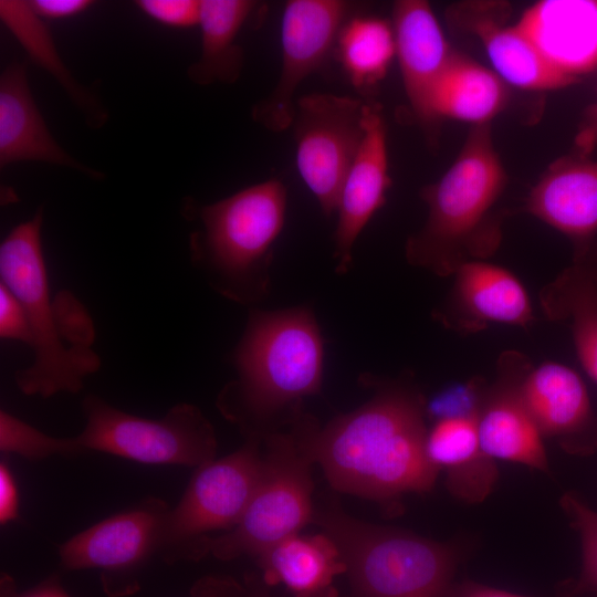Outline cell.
Here are the masks:
<instances>
[{
    "instance_id": "7c38bea8",
    "label": "cell",
    "mask_w": 597,
    "mask_h": 597,
    "mask_svg": "<svg viewBox=\"0 0 597 597\" xmlns=\"http://www.w3.org/2000/svg\"><path fill=\"white\" fill-rule=\"evenodd\" d=\"M169 511L164 500L149 496L67 540L59 547L60 563L70 570H102L105 589L114 593L119 578L135 575L159 553Z\"/></svg>"
},
{
    "instance_id": "4dcf8cb0",
    "label": "cell",
    "mask_w": 597,
    "mask_h": 597,
    "mask_svg": "<svg viewBox=\"0 0 597 597\" xmlns=\"http://www.w3.org/2000/svg\"><path fill=\"white\" fill-rule=\"evenodd\" d=\"M486 381L474 378L463 385L450 387L426 401V415L437 420L446 417L475 415Z\"/></svg>"
},
{
    "instance_id": "1f68e13d",
    "label": "cell",
    "mask_w": 597,
    "mask_h": 597,
    "mask_svg": "<svg viewBox=\"0 0 597 597\" xmlns=\"http://www.w3.org/2000/svg\"><path fill=\"white\" fill-rule=\"evenodd\" d=\"M135 3L150 19L167 27L199 24L200 1L197 0H138Z\"/></svg>"
},
{
    "instance_id": "4316f807",
    "label": "cell",
    "mask_w": 597,
    "mask_h": 597,
    "mask_svg": "<svg viewBox=\"0 0 597 597\" xmlns=\"http://www.w3.org/2000/svg\"><path fill=\"white\" fill-rule=\"evenodd\" d=\"M0 19L24 48L30 59L46 70L84 112L91 125L104 124L107 114L94 95L83 87L65 67L49 28L35 14L29 1L1 0Z\"/></svg>"
},
{
    "instance_id": "484cf974",
    "label": "cell",
    "mask_w": 597,
    "mask_h": 597,
    "mask_svg": "<svg viewBox=\"0 0 597 597\" xmlns=\"http://www.w3.org/2000/svg\"><path fill=\"white\" fill-rule=\"evenodd\" d=\"M255 7L250 0H200L201 52L188 67L193 83L231 84L238 80L244 56L237 36Z\"/></svg>"
},
{
    "instance_id": "7402d4cb",
    "label": "cell",
    "mask_w": 597,
    "mask_h": 597,
    "mask_svg": "<svg viewBox=\"0 0 597 597\" xmlns=\"http://www.w3.org/2000/svg\"><path fill=\"white\" fill-rule=\"evenodd\" d=\"M545 317L565 325L576 355L597 383V238L575 245L572 262L540 292Z\"/></svg>"
},
{
    "instance_id": "836d02e7",
    "label": "cell",
    "mask_w": 597,
    "mask_h": 597,
    "mask_svg": "<svg viewBox=\"0 0 597 597\" xmlns=\"http://www.w3.org/2000/svg\"><path fill=\"white\" fill-rule=\"evenodd\" d=\"M0 597H71L61 586L56 575L45 579L36 586L20 591L14 579L7 573L1 575Z\"/></svg>"
},
{
    "instance_id": "9c48e42d",
    "label": "cell",
    "mask_w": 597,
    "mask_h": 597,
    "mask_svg": "<svg viewBox=\"0 0 597 597\" xmlns=\"http://www.w3.org/2000/svg\"><path fill=\"white\" fill-rule=\"evenodd\" d=\"M260 441L249 438L232 453L196 468L165 521L158 554L166 563L201 559L214 533H227L240 522L263 472Z\"/></svg>"
},
{
    "instance_id": "ba28073f",
    "label": "cell",
    "mask_w": 597,
    "mask_h": 597,
    "mask_svg": "<svg viewBox=\"0 0 597 597\" xmlns=\"http://www.w3.org/2000/svg\"><path fill=\"white\" fill-rule=\"evenodd\" d=\"M262 439L264 465L256 490L240 522L205 544V556L256 558L313 521L312 460L292 430L268 433Z\"/></svg>"
},
{
    "instance_id": "e0dca14e",
    "label": "cell",
    "mask_w": 597,
    "mask_h": 597,
    "mask_svg": "<svg viewBox=\"0 0 597 597\" xmlns=\"http://www.w3.org/2000/svg\"><path fill=\"white\" fill-rule=\"evenodd\" d=\"M503 2L467 1L452 6L450 20L481 42L495 73L513 86L551 91L572 85L543 59L515 24Z\"/></svg>"
},
{
    "instance_id": "3957f363",
    "label": "cell",
    "mask_w": 597,
    "mask_h": 597,
    "mask_svg": "<svg viewBox=\"0 0 597 597\" xmlns=\"http://www.w3.org/2000/svg\"><path fill=\"white\" fill-rule=\"evenodd\" d=\"M232 360L238 378L220 392L218 408L249 438H261L271 418L301 412L303 398L322 387L324 344L311 310L251 311Z\"/></svg>"
},
{
    "instance_id": "9a60e30c",
    "label": "cell",
    "mask_w": 597,
    "mask_h": 597,
    "mask_svg": "<svg viewBox=\"0 0 597 597\" xmlns=\"http://www.w3.org/2000/svg\"><path fill=\"white\" fill-rule=\"evenodd\" d=\"M522 396L543 439L572 454L597 451V410L574 369L556 362L532 365L522 381Z\"/></svg>"
},
{
    "instance_id": "d4e9b609",
    "label": "cell",
    "mask_w": 597,
    "mask_h": 597,
    "mask_svg": "<svg viewBox=\"0 0 597 597\" xmlns=\"http://www.w3.org/2000/svg\"><path fill=\"white\" fill-rule=\"evenodd\" d=\"M506 100V86L495 72L455 51L432 91L430 122L449 118L485 125Z\"/></svg>"
},
{
    "instance_id": "cb8c5ba5",
    "label": "cell",
    "mask_w": 597,
    "mask_h": 597,
    "mask_svg": "<svg viewBox=\"0 0 597 597\" xmlns=\"http://www.w3.org/2000/svg\"><path fill=\"white\" fill-rule=\"evenodd\" d=\"M268 585H283L294 597H337L334 582L346 566L324 532L294 534L256 557Z\"/></svg>"
},
{
    "instance_id": "277c9868",
    "label": "cell",
    "mask_w": 597,
    "mask_h": 597,
    "mask_svg": "<svg viewBox=\"0 0 597 597\" xmlns=\"http://www.w3.org/2000/svg\"><path fill=\"white\" fill-rule=\"evenodd\" d=\"M506 180L490 125L473 126L448 170L421 190L428 216L406 242L408 263L447 277L491 256L502 238L493 210Z\"/></svg>"
},
{
    "instance_id": "d6a6232c",
    "label": "cell",
    "mask_w": 597,
    "mask_h": 597,
    "mask_svg": "<svg viewBox=\"0 0 597 597\" xmlns=\"http://www.w3.org/2000/svg\"><path fill=\"white\" fill-rule=\"evenodd\" d=\"M0 337L29 345L30 329L25 311L11 291L0 283Z\"/></svg>"
},
{
    "instance_id": "8fae6325",
    "label": "cell",
    "mask_w": 597,
    "mask_h": 597,
    "mask_svg": "<svg viewBox=\"0 0 597 597\" xmlns=\"http://www.w3.org/2000/svg\"><path fill=\"white\" fill-rule=\"evenodd\" d=\"M352 7L344 0H290L285 3L280 76L270 95L253 106V121L274 133L292 126L294 94L327 57L342 27L350 18Z\"/></svg>"
},
{
    "instance_id": "603a6c76",
    "label": "cell",
    "mask_w": 597,
    "mask_h": 597,
    "mask_svg": "<svg viewBox=\"0 0 597 597\" xmlns=\"http://www.w3.org/2000/svg\"><path fill=\"white\" fill-rule=\"evenodd\" d=\"M426 453L438 471H444L448 491L460 501L481 503L498 482L496 461L481 444L478 413L433 420Z\"/></svg>"
},
{
    "instance_id": "2e32d148",
    "label": "cell",
    "mask_w": 597,
    "mask_h": 597,
    "mask_svg": "<svg viewBox=\"0 0 597 597\" xmlns=\"http://www.w3.org/2000/svg\"><path fill=\"white\" fill-rule=\"evenodd\" d=\"M364 137L358 153L342 185L337 208L334 258L336 271H349L353 247L373 218L386 202L391 184L388 167L387 129L377 104L365 103Z\"/></svg>"
},
{
    "instance_id": "30bf717a",
    "label": "cell",
    "mask_w": 597,
    "mask_h": 597,
    "mask_svg": "<svg viewBox=\"0 0 597 597\" xmlns=\"http://www.w3.org/2000/svg\"><path fill=\"white\" fill-rule=\"evenodd\" d=\"M365 103L349 96L312 93L295 106L292 126L296 167L323 213L336 211L344 179L364 137Z\"/></svg>"
},
{
    "instance_id": "ab89813d",
    "label": "cell",
    "mask_w": 597,
    "mask_h": 597,
    "mask_svg": "<svg viewBox=\"0 0 597 597\" xmlns=\"http://www.w3.org/2000/svg\"><path fill=\"white\" fill-rule=\"evenodd\" d=\"M243 597H270V596L265 594L263 590L256 588L254 585H252V582H250L248 585V588H244Z\"/></svg>"
},
{
    "instance_id": "ffe728a7",
    "label": "cell",
    "mask_w": 597,
    "mask_h": 597,
    "mask_svg": "<svg viewBox=\"0 0 597 597\" xmlns=\"http://www.w3.org/2000/svg\"><path fill=\"white\" fill-rule=\"evenodd\" d=\"M391 25L406 96L420 123L430 125L432 91L455 51L425 0L395 2Z\"/></svg>"
},
{
    "instance_id": "d6986e66",
    "label": "cell",
    "mask_w": 597,
    "mask_h": 597,
    "mask_svg": "<svg viewBox=\"0 0 597 597\" xmlns=\"http://www.w3.org/2000/svg\"><path fill=\"white\" fill-rule=\"evenodd\" d=\"M524 210L574 247L597 238V160L577 151L556 159L530 190Z\"/></svg>"
},
{
    "instance_id": "52a82bcc",
    "label": "cell",
    "mask_w": 597,
    "mask_h": 597,
    "mask_svg": "<svg viewBox=\"0 0 597 597\" xmlns=\"http://www.w3.org/2000/svg\"><path fill=\"white\" fill-rule=\"evenodd\" d=\"M85 426L64 438L67 455L98 451L146 464L198 468L213 459L217 438L210 421L191 404H177L160 419L142 418L87 395Z\"/></svg>"
},
{
    "instance_id": "f546056e",
    "label": "cell",
    "mask_w": 597,
    "mask_h": 597,
    "mask_svg": "<svg viewBox=\"0 0 597 597\" xmlns=\"http://www.w3.org/2000/svg\"><path fill=\"white\" fill-rule=\"evenodd\" d=\"M0 449L31 461L64 455L62 438L46 434L6 410L0 411Z\"/></svg>"
},
{
    "instance_id": "8992f818",
    "label": "cell",
    "mask_w": 597,
    "mask_h": 597,
    "mask_svg": "<svg viewBox=\"0 0 597 597\" xmlns=\"http://www.w3.org/2000/svg\"><path fill=\"white\" fill-rule=\"evenodd\" d=\"M313 522L337 545L349 597H449L458 548L415 533L357 520L331 501Z\"/></svg>"
},
{
    "instance_id": "74e56055",
    "label": "cell",
    "mask_w": 597,
    "mask_h": 597,
    "mask_svg": "<svg viewBox=\"0 0 597 597\" xmlns=\"http://www.w3.org/2000/svg\"><path fill=\"white\" fill-rule=\"evenodd\" d=\"M575 151L587 155L597 148V97L583 113L575 136Z\"/></svg>"
},
{
    "instance_id": "83f0119b",
    "label": "cell",
    "mask_w": 597,
    "mask_h": 597,
    "mask_svg": "<svg viewBox=\"0 0 597 597\" xmlns=\"http://www.w3.org/2000/svg\"><path fill=\"white\" fill-rule=\"evenodd\" d=\"M337 53L352 85L359 92L376 86L396 57L390 22L376 17H353L342 27Z\"/></svg>"
},
{
    "instance_id": "4fadbf2b",
    "label": "cell",
    "mask_w": 597,
    "mask_h": 597,
    "mask_svg": "<svg viewBox=\"0 0 597 597\" xmlns=\"http://www.w3.org/2000/svg\"><path fill=\"white\" fill-rule=\"evenodd\" d=\"M532 367L517 350L503 352L496 362L495 378L483 387L478 426L484 451L502 460L546 472L548 458L522 396V381Z\"/></svg>"
},
{
    "instance_id": "f1b7e54d",
    "label": "cell",
    "mask_w": 597,
    "mask_h": 597,
    "mask_svg": "<svg viewBox=\"0 0 597 597\" xmlns=\"http://www.w3.org/2000/svg\"><path fill=\"white\" fill-rule=\"evenodd\" d=\"M559 503L582 542V574L573 589L597 593V512L572 493H565Z\"/></svg>"
},
{
    "instance_id": "5bb4252c",
    "label": "cell",
    "mask_w": 597,
    "mask_h": 597,
    "mask_svg": "<svg viewBox=\"0 0 597 597\" xmlns=\"http://www.w3.org/2000/svg\"><path fill=\"white\" fill-rule=\"evenodd\" d=\"M433 318L458 334H473L490 324L527 328L534 311L523 283L506 268L485 260L463 263Z\"/></svg>"
},
{
    "instance_id": "5b68a950",
    "label": "cell",
    "mask_w": 597,
    "mask_h": 597,
    "mask_svg": "<svg viewBox=\"0 0 597 597\" xmlns=\"http://www.w3.org/2000/svg\"><path fill=\"white\" fill-rule=\"evenodd\" d=\"M286 200L283 182L269 179L199 208L202 229L191 235V260L219 294L241 304L264 295Z\"/></svg>"
},
{
    "instance_id": "d590c367",
    "label": "cell",
    "mask_w": 597,
    "mask_h": 597,
    "mask_svg": "<svg viewBox=\"0 0 597 597\" xmlns=\"http://www.w3.org/2000/svg\"><path fill=\"white\" fill-rule=\"evenodd\" d=\"M29 2L35 14L45 19L75 17L94 3L91 0H33Z\"/></svg>"
},
{
    "instance_id": "f35d334b",
    "label": "cell",
    "mask_w": 597,
    "mask_h": 597,
    "mask_svg": "<svg viewBox=\"0 0 597 597\" xmlns=\"http://www.w3.org/2000/svg\"><path fill=\"white\" fill-rule=\"evenodd\" d=\"M578 593L574 589L563 597H577ZM449 597H528L504 589H499L472 580L455 583Z\"/></svg>"
},
{
    "instance_id": "6da1fadb",
    "label": "cell",
    "mask_w": 597,
    "mask_h": 597,
    "mask_svg": "<svg viewBox=\"0 0 597 597\" xmlns=\"http://www.w3.org/2000/svg\"><path fill=\"white\" fill-rule=\"evenodd\" d=\"M375 395L324 427L300 412L292 421L300 446L337 491L394 505L428 493L439 471L426 453V400L404 380L374 384Z\"/></svg>"
},
{
    "instance_id": "ac0fdd59",
    "label": "cell",
    "mask_w": 597,
    "mask_h": 597,
    "mask_svg": "<svg viewBox=\"0 0 597 597\" xmlns=\"http://www.w3.org/2000/svg\"><path fill=\"white\" fill-rule=\"evenodd\" d=\"M516 25L572 85L597 70V0H541Z\"/></svg>"
},
{
    "instance_id": "e575fe53",
    "label": "cell",
    "mask_w": 597,
    "mask_h": 597,
    "mask_svg": "<svg viewBox=\"0 0 597 597\" xmlns=\"http://www.w3.org/2000/svg\"><path fill=\"white\" fill-rule=\"evenodd\" d=\"M19 517V493L7 463L0 464V523L6 525Z\"/></svg>"
},
{
    "instance_id": "7a4b0ae2",
    "label": "cell",
    "mask_w": 597,
    "mask_h": 597,
    "mask_svg": "<svg viewBox=\"0 0 597 597\" xmlns=\"http://www.w3.org/2000/svg\"><path fill=\"white\" fill-rule=\"evenodd\" d=\"M43 209L15 226L0 244V283L22 304L29 323L32 364L14 374L27 396L77 394L101 367L92 348L93 321L69 291L52 297L42 249Z\"/></svg>"
},
{
    "instance_id": "44dd1931",
    "label": "cell",
    "mask_w": 597,
    "mask_h": 597,
    "mask_svg": "<svg viewBox=\"0 0 597 597\" xmlns=\"http://www.w3.org/2000/svg\"><path fill=\"white\" fill-rule=\"evenodd\" d=\"M19 161H41L103 177L59 145L33 100L25 64L12 63L0 76V167Z\"/></svg>"
},
{
    "instance_id": "8d00e7d4",
    "label": "cell",
    "mask_w": 597,
    "mask_h": 597,
    "mask_svg": "<svg viewBox=\"0 0 597 597\" xmlns=\"http://www.w3.org/2000/svg\"><path fill=\"white\" fill-rule=\"evenodd\" d=\"M191 597H243L244 587L227 577H203L190 590Z\"/></svg>"
}]
</instances>
